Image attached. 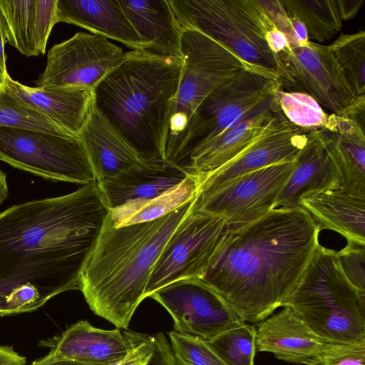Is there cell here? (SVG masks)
I'll return each instance as SVG.
<instances>
[{
	"label": "cell",
	"mask_w": 365,
	"mask_h": 365,
	"mask_svg": "<svg viewBox=\"0 0 365 365\" xmlns=\"http://www.w3.org/2000/svg\"><path fill=\"white\" fill-rule=\"evenodd\" d=\"M278 111L274 93L233 128L195 151L187 173L204 175L232 161L259 136Z\"/></svg>",
	"instance_id": "ffe728a7"
},
{
	"label": "cell",
	"mask_w": 365,
	"mask_h": 365,
	"mask_svg": "<svg viewBox=\"0 0 365 365\" xmlns=\"http://www.w3.org/2000/svg\"><path fill=\"white\" fill-rule=\"evenodd\" d=\"M57 0H0V24L6 42L29 57L44 54L57 23Z\"/></svg>",
	"instance_id": "d6986e66"
},
{
	"label": "cell",
	"mask_w": 365,
	"mask_h": 365,
	"mask_svg": "<svg viewBox=\"0 0 365 365\" xmlns=\"http://www.w3.org/2000/svg\"><path fill=\"white\" fill-rule=\"evenodd\" d=\"M319 138L334 163L343 190L365 195V133L345 126L336 133L318 130Z\"/></svg>",
	"instance_id": "4316f807"
},
{
	"label": "cell",
	"mask_w": 365,
	"mask_h": 365,
	"mask_svg": "<svg viewBox=\"0 0 365 365\" xmlns=\"http://www.w3.org/2000/svg\"><path fill=\"white\" fill-rule=\"evenodd\" d=\"M339 13L342 21L355 17L364 0H336Z\"/></svg>",
	"instance_id": "f35d334b"
},
{
	"label": "cell",
	"mask_w": 365,
	"mask_h": 365,
	"mask_svg": "<svg viewBox=\"0 0 365 365\" xmlns=\"http://www.w3.org/2000/svg\"><path fill=\"white\" fill-rule=\"evenodd\" d=\"M169 337L175 365H227L205 340L175 330Z\"/></svg>",
	"instance_id": "836d02e7"
},
{
	"label": "cell",
	"mask_w": 365,
	"mask_h": 365,
	"mask_svg": "<svg viewBox=\"0 0 365 365\" xmlns=\"http://www.w3.org/2000/svg\"><path fill=\"white\" fill-rule=\"evenodd\" d=\"M280 86L276 76L255 68L220 86L193 113L171 162L186 170L195 151L239 123Z\"/></svg>",
	"instance_id": "ba28073f"
},
{
	"label": "cell",
	"mask_w": 365,
	"mask_h": 365,
	"mask_svg": "<svg viewBox=\"0 0 365 365\" xmlns=\"http://www.w3.org/2000/svg\"><path fill=\"white\" fill-rule=\"evenodd\" d=\"M229 229L223 217L191 208L155 264L145 297L176 281L200 279Z\"/></svg>",
	"instance_id": "8fae6325"
},
{
	"label": "cell",
	"mask_w": 365,
	"mask_h": 365,
	"mask_svg": "<svg viewBox=\"0 0 365 365\" xmlns=\"http://www.w3.org/2000/svg\"><path fill=\"white\" fill-rule=\"evenodd\" d=\"M26 365V364H25ZM29 365H88L78 361L58 358L48 354L36 361H33Z\"/></svg>",
	"instance_id": "b9f144b4"
},
{
	"label": "cell",
	"mask_w": 365,
	"mask_h": 365,
	"mask_svg": "<svg viewBox=\"0 0 365 365\" xmlns=\"http://www.w3.org/2000/svg\"><path fill=\"white\" fill-rule=\"evenodd\" d=\"M339 175L322 143L317 130L309 132L308 140L297 159L292 173L280 191L275 208H296L305 198L338 188Z\"/></svg>",
	"instance_id": "7402d4cb"
},
{
	"label": "cell",
	"mask_w": 365,
	"mask_h": 365,
	"mask_svg": "<svg viewBox=\"0 0 365 365\" xmlns=\"http://www.w3.org/2000/svg\"><path fill=\"white\" fill-rule=\"evenodd\" d=\"M320 231L303 207L273 209L230 227L199 279L245 322H259L282 307L299 282Z\"/></svg>",
	"instance_id": "7a4b0ae2"
},
{
	"label": "cell",
	"mask_w": 365,
	"mask_h": 365,
	"mask_svg": "<svg viewBox=\"0 0 365 365\" xmlns=\"http://www.w3.org/2000/svg\"><path fill=\"white\" fill-rule=\"evenodd\" d=\"M78 136L86 149L96 181L113 177L145 161L95 107Z\"/></svg>",
	"instance_id": "cb8c5ba5"
},
{
	"label": "cell",
	"mask_w": 365,
	"mask_h": 365,
	"mask_svg": "<svg viewBox=\"0 0 365 365\" xmlns=\"http://www.w3.org/2000/svg\"><path fill=\"white\" fill-rule=\"evenodd\" d=\"M200 180V175H189L180 184L158 196L131 201L110 210L109 216L116 227L156 220L195 197Z\"/></svg>",
	"instance_id": "83f0119b"
},
{
	"label": "cell",
	"mask_w": 365,
	"mask_h": 365,
	"mask_svg": "<svg viewBox=\"0 0 365 365\" xmlns=\"http://www.w3.org/2000/svg\"><path fill=\"white\" fill-rule=\"evenodd\" d=\"M283 307L257 324L256 349L287 362L313 365L330 342L314 333L293 309Z\"/></svg>",
	"instance_id": "ac0fdd59"
},
{
	"label": "cell",
	"mask_w": 365,
	"mask_h": 365,
	"mask_svg": "<svg viewBox=\"0 0 365 365\" xmlns=\"http://www.w3.org/2000/svg\"><path fill=\"white\" fill-rule=\"evenodd\" d=\"M274 58L282 90L307 93L334 114L344 115L359 97L329 46L289 43Z\"/></svg>",
	"instance_id": "30bf717a"
},
{
	"label": "cell",
	"mask_w": 365,
	"mask_h": 365,
	"mask_svg": "<svg viewBox=\"0 0 365 365\" xmlns=\"http://www.w3.org/2000/svg\"><path fill=\"white\" fill-rule=\"evenodd\" d=\"M324 340L365 339V295L345 276L337 251L319 245L299 282L284 301Z\"/></svg>",
	"instance_id": "5b68a950"
},
{
	"label": "cell",
	"mask_w": 365,
	"mask_h": 365,
	"mask_svg": "<svg viewBox=\"0 0 365 365\" xmlns=\"http://www.w3.org/2000/svg\"><path fill=\"white\" fill-rule=\"evenodd\" d=\"M274 97L280 111L292 124L309 131L327 129L330 114L311 96L279 88Z\"/></svg>",
	"instance_id": "f546056e"
},
{
	"label": "cell",
	"mask_w": 365,
	"mask_h": 365,
	"mask_svg": "<svg viewBox=\"0 0 365 365\" xmlns=\"http://www.w3.org/2000/svg\"><path fill=\"white\" fill-rule=\"evenodd\" d=\"M301 206L320 230H331L347 242L365 245V195L336 188L302 200Z\"/></svg>",
	"instance_id": "484cf974"
},
{
	"label": "cell",
	"mask_w": 365,
	"mask_h": 365,
	"mask_svg": "<svg viewBox=\"0 0 365 365\" xmlns=\"http://www.w3.org/2000/svg\"><path fill=\"white\" fill-rule=\"evenodd\" d=\"M0 160L46 180L83 185L96 181L79 136L0 125Z\"/></svg>",
	"instance_id": "9c48e42d"
},
{
	"label": "cell",
	"mask_w": 365,
	"mask_h": 365,
	"mask_svg": "<svg viewBox=\"0 0 365 365\" xmlns=\"http://www.w3.org/2000/svg\"><path fill=\"white\" fill-rule=\"evenodd\" d=\"M183 65L181 57L133 50L93 89L95 108L145 161L166 160L168 123Z\"/></svg>",
	"instance_id": "277c9868"
},
{
	"label": "cell",
	"mask_w": 365,
	"mask_h": 365,
	"mask_svg": "<svg viewBox=\"0 0 365 365\" xmlns=\"http://www.w3.org/2000/svg\"><path fill=\"white\" fill-rule=\"evenodd\" d=\"M287 12L305 26L309 40L324 42L341 29L336 0H282Z\"/></svg>",
	"instance_id": "f1b7e54d"
},
{
	"label": "cell",
	"mask_w": 365,
	"mask_h": 365,
	"mask_svg": "<svg viewBox=\"0 0 365 365\" xmlns=\"http://www.w3.org/2000/svg\"><path fill=\"white\" fill-rule=\"evenodd\" d=\"M256 332L245 323L205 341L227 365H254Z\"/></svg>",
	"instance_id": "1f68e13d"
},
{
	"label": "cell",
	"mask_w": 365,
	"mask_h": 365,
	"mask_svg": "<svg viewBox=\"0 0 365 365\" xmlns=\"http://www.w3.org/2000/svg\"><path fill=\"white\" fill-rule=\"evenodd\" d=\"M9 196V189L6 174L0 170V205H1Z\"/></svg>",
	"instance_id": "7bdbcfd3"
},
{
	"label": "cell",
	"mask_w": 365,
	"mask_h": 365,
	"mask_svg": "<svg viewBox=\"0 0 365 365\" xmlns=\"http://www.w3.org/2000/svg\"><path fill=\"white\" fill-rule=\"evenodd\" d=\"M26 358L12 347L0 345V365H25Z\"/></svg>",
	"instance_id": "60d3db41"
},
{
	"label": "cell",
	"mask_w": 365,
	"mask_h": 365,
	"mask_svg": "<svg viewBox=\"0 0 365 365\" xmlns=\"http://www.w3.org/2000/svg\"><path fill=\"white\" fill-rule=\"evenodd\" d=\"M0 125L38 130L60 135H71L57 126L46 116L24 104L13 95L5 85L0 94Z\"/></svg>",
	"instance_id": "d6a6232c"
},
{
	"label": "cell",
	"mask_w": 365,
	"mask_h": 365,
	"mask_svg": "<svg viewBox=\"0 0 365 365\" xmlns=\"http://www.w3.org/2000/svg\"><path fill=\"white\" fill-rule=\"evenodd\" d=\"M125 53L107 38L83 32L53 46L48 52L37 88H94L124 60Z\"/></svg>",
	"instance_id": "7c38bea8"
},
{
	"label": "cell",
	"mask_w": 365,
	"mask_h": 365,
	"mask_svg": "<svg viewBox=\"0 0 365 365\" xmlns=\"http://www.w3.org/2000/svg\"><path fill=\"white\" fill-rule=\"evenodd\" d=\"M0 317H1V310H0Z\"/></svg>",
	"instance_id": "bcb514c9"
},
{
	"label": "cell",
	"mask_w": 365,
	"mask_h": 365,
	"mask_svg": "<svg viewBox=\"0 0 365 365\" xmlns=\"http://www.w3.org/2000/svg\"><path fill=\"white\" fill-rule=\"evenodd\" d=\"M168 1L182 29L202 33L251 66L277 77L274 55L267 43L274 26L259 0Z\"/></svg>",
	"instance_id": "8992f818"
},
{
	"label": "cell",
	"mask_w": 365,
	"mask_h": 365,
	"mask_svg": "<svg viewBox=\"0 0 365 365\" xmlns=\"http://www.w3.org/2000/svg\"><path fill=\"white\" fill-rule=\"evenodd\" d=\"M309 132L292 124L278 111L259 136L235 159L212 173L200 175L197 197L209 196L246 173L294 161L307 142Z\"/></svg>",
	"instance_id": "9a60e30c"
},
{
	"label": "cell",
	"mask_w": 365,
	"mask_h": 365,
	"mask_svg": "<svg viewBox=\"0 0 365 365\" xmlns=\"http://www.w3.org/2000/svg\"><path fill=\"white\" fill-rule=\"evenodd\" d=\"M7 74H8V73L4 72L0 67V94L4 89L5 78H6V76Z\"/></svg>",
	"instance_id": "f6af8a7d"
},
{
	"label": "cell",
	"mask_w": 365,
	"mask_h": 365,
	"mask_svg": "<svg viewBox=\"0 0 365 365\" xmlns=\"http://www.w3.org/2000/svg\"><path fill=\"white\" fill-rule=\"evenodd\" d=\"M195 197L150 222L116 227L108 215L81 277L80 291L96 315L128 327L155 264Z\"/></svg>",
	"instance_id": "3957f363"
},
{
	"label": "cell",
	"mask_w": 365,
	"mask_h": 365,
	"mask_svg": "<svg viewBox=\"0 0 365 365\" xmlns=\"http://www.w3.org/2000/svg\"><path fill=\"white\" fill-rule=\"evenodd\" d=\"M109 213L96 181L1 212V317L35 311L61 293L80 290Z\"/></svg>",
	"instance_id": "6da1fadb"
},
{
	"label": "cell",
	"mask_w": 365,
	"mask_h": 365,
	"mask_svg": "<svg viewBox=\"0 0 365 365\" xmlns=\"http://www.w3.org/2000/svg\"><path fill=\"white\" fill-rule=\"evenodd\" d=\"M145 50L181 57L182 29L168 0H118Z\"/></svg>",
	"instance_id": "d4e9b609"
},
{
	"label": "cell",
	"mask_w": 365,
	"mask_h": 365,
	"mask_svg": "<svg viewBox=\"0 0 365 365\" xmlns=\"http://www.w3.org/2000/svg\"><path fill=\"white\" fill-rule=\"evenodd\" d=\"M329 46L356 95L365 94V32L341 34Z\"/></svg>",
	"instance_id": "4dcf8cb0"
},
{
	"label": "cell",
	"mask_w": 365,
	"mask_h": 365,
	"mask_svg": "<svg viewBox=\"0 0 365 365\" xmlns=\"http://www.w3.org/2000/svg\"><path fill=\"white\" fill-rule=\"evenodd\" d=\"M337 254L346 278L359 293L365 295V245L347 242Z\"/></svg>",
	"instance_id": "d590c367"
},
{
	"label": "cell",
	"mask_w": 365,
	"mask_h": 365,
	"mask_svg": "<svg viewBox=\"0 0 365 365\" xmlns=\"http://www.w3.org/2000/svg\"><path fill=\"white\" fill-rule=\"evenodd\" d=\"M40 344L55 357L88 365H114L130 352L133 336V331L102 329L80 320Z\"/></svg>",
	"instance_id": "2e32d148"
},
{
	"label": "cell",
	"mask_w": 365,
	"mask_h": 365,
	"mask_svg": "<svg viewBox=\"0 0 365 365\" xmlns=\"http://www.w3.org/2000/svg\"><path fill=\"white\" fill-rule=\"evenodd\" d=\"M267 43L274 55L284 50L289 45L285 35L274 27L267 33Z\"/></svg>",
	"instance_id": "ab89813d"
},
{
	"label": "cell",
	"mask_w": 365,
	"mask_h": 365,
	"mask_svg": "<svg viewBox=\"0 0 365 365\" xmlns=\"http://www.w3.org/2000/svg\"><path fill=\"white\" fill-rule=\"evenodd\" d=\"M294 161L273 164L242 175L205 197L196 195L192 210L222 217L230 228L252 222L274 209Z\"/></svg>",
	"instance_id": "4fadbf2b"
},
{
	"label": "cell",
	"mask_w": 365,
	"mask_h": 365,
	"mask_svg": "<svg viewBox=\"0 0 365 365\" xmlns=\"http://www.w3.org/2000/svg\"><path fill=\"white\" fill-rule=\"evenodd\" d=\"M56 19L133 50L145 49L118 0H57Z\"/></svg>",
	"instance_id": "603a6c76"
},
{
	"label": "cell",
	"mask_w": 365,
	"mask_h": 365,
	"mask_svg": "<svg viewBox=\"0 0 365 365\" xmlns=\"http://www.w3.org/2000/svg\"><path fill=\"white\" fill-rule=\"evenodd\" d=\"M313 365H365V339L351 343H328Z\"/></svg>",
	"instance_id": "e575fe53"
},
{
	"label": "cell",
	"mask_w": 365,
	"mask_h": 365,
	"mask_svg": "<svg viewBox=\"0 0 365 365\" xmlns=\"http://www.w3.org/2000/svg\"><path fill=\"white\" fill-rule=\"evenodd\" d=\"M153 352L144 365H175L170 344L163 333L152 334Z\"/></svg>",
	"instance_id": "74e56055"
},
{
	"label": "cell",
	"mask_w": 365,
	"mask_h": 365,
	"mask_svg": "<svg viewBox=\"0 0 365 365\" xmlns=\"http://www.w3.org/2000/svg\"><path fill=\"white\" fill-rule=\"evenodd\" d=\"M5 86L18 99L67 133L78 136L94 107L93 89L29 87L6 76Z\"/></svg>",
	"instance_id": "e0dca14e"
},
{
	"label": "cell",
	"mask_w": 365,
	"mask_h": 365,
	"mask_svg": "<svg viewBox=\"0 0 365 365\" xmlns=\"http://www.w3.org/2000/svg\"><path fill=\"white\" fill-rule=\"evenodd\" d=\"M189 175L168 160L143 161L113 177L96 182L112 210L131 201L158 196L180 184Z\"/></svg>",
	"instance_id": "44dd1931"
},
{
	"label": "cell",
	"mask_w": 365,
	"mask_h": 365,
	"mask_svg": "<svg viewBox=\"0 0 365 365\" xmlns=\"http://www.w3.org/2000/svg\"><path fill=\"white\" fill-rule=\"evenodd\" d=\"M149 297L171 315L174 330L208 341L245 322L210 287L199 279L173 282Z\"/></svg>",
	"instance_id": "5bb4252c"
},
{
	"label": "cell",
	"mask_w": 365,
	"mask_h": 365,
	"mask_svg": "<svg viewBox=\"0 0 365 365\" xmlns=\"http://www.w3.org/2000/svg\"><path fill=\"white\" fill-rule=\"evenodd\" d=\"M6 43V41L3 34V31L1 29V24H0V67L2 71L5 73H7L6 70V57L4 52V46Z\"/></svg>",
	"instance_id": "ee69618b"
},
{
	"label": "cell",
	"mask_w": 365,
	"mask_h": 365,
	"mask_svg": "<svg viewBox=\"0 0 365 365\" xmlns=\"http://www.w3.org/2000/svg\"><path fill=\"white\" fill-rule=\"evenodd\" d=\"M133 344L128 355L114 365H144L153 352L152 334L133 331Z\"/></svg>",
	"instance_id": "8d00e7d4"
},
{
	"label": "cell",
	"mask_w": 365,
	"mask_h": 365,
	"mask_svg": "<svg viewBox=\"0 0 365 365\" xmlns=\"http://www.w3.org/2000/svg\"><path fill=\"white\" fill-rule=\"evenodd\" d=\"M180 51L183 71L168 119L165 147L169 161L173 160L187 123L200 103L242 71L257 69L222 44L193 29H182Z\"/></svg>",
	"instance_id": "52a82bcc"
}]
</instances>
